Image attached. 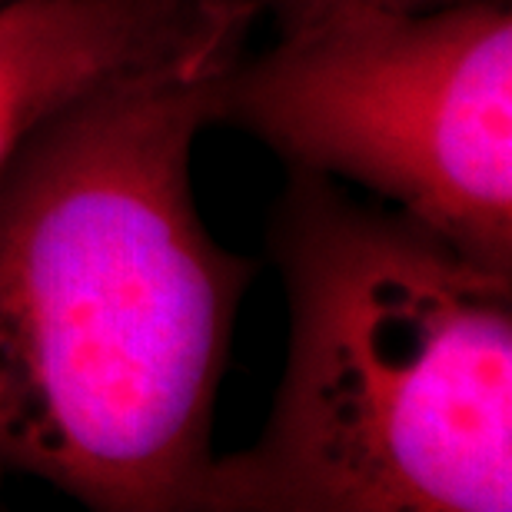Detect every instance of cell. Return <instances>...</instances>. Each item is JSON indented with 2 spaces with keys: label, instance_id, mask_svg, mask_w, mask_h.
I'll list each match as a JSON object with an SVG mask.
<instances>
[{
  "label": "cell",
  "instance_id": "6da1fadb",
  "mask_svg": "<svg viewBox=\"0 0 512 512\" xmlns=\"http://www.w3.org/2000/svg\"><path fill=\"white\" fill-rule=\"evenodd\" d=\"M227 30L84 90L0 170V486L94 512H203L213 416L256 260L213 240L193 147Z\"/></svg>",
  "mask_w": 512,
  "mask_h": 512
},
{
  "label": "cell",
  "instance_id": "7a4b0ae2",
  "mask_svg": "<svg viewBox=\"0 0 512 512\" xmlns=\"http://www.w3.org/2000/svg\"><path fill=\"white\" fill-rule=\"evenodd\" d=\"M266 253L286 363L203 512H509L512 273L389 203L286 170Z\"/></svg>",
  "mask_w": 512,
  "mask_h": 512
},
{
  "label": "cell",
  "instance_id": "3957f363",
  "mask_svg": "<svg viewBox=\"0 0 512 512\" xmlns=\"http://www.w3.org/2000/svg\"><path fill=\"white\" fill-rule=\"evenodd\" d=\"M217 127L512 273V0H333L227 70Z\"/></svg>",
  "mask_w": 512,
  "mask_h": 512
},
{
  "label": "cell",
  "instance_id": "277c9868",
  "mask_svg": "<svg viewBox=\"0 0 512 512\" xmlns=\"http://www.w3.org/2000/svg\"><path fill=\"white\" fill-rule=\"evenodd\" d=\"M260 17L253 0H0V170L60 104Z\"/></svg>",
  "mask_w": 512,
  "mask_h": 512
},
{
  "label": "cell",
  "instance_id": "5b68a950",
  "mask_svg": "<svg viewBox=\"0 0 512 512\" xmlns=\"http://www.w3.org/2000/svg\"><path fill=\"white\" fill-rule=\"evenodd\" d=\"M253 4L263 10V17H273V27H283L296 17H306L313 10L333 4V0H253Z\"/></svg>",
  "mask_w": 512,
  "mask_h": 512
}]
</instances>
